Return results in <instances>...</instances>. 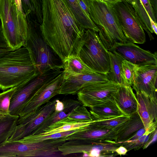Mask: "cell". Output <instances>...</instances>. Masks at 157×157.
Segmentation results:
<instances>
[{"label": "cell", "instance_id": "cell-32", "mask_svg": "<svg viewBox=\"0 0 157 157\" xmlns=\"http://www.w3.org/2000/svg\"><path fill=\"white\" fill-rule=\"evenodd\" d=\"M83 128L63 132L57 133L50 135H31L22 138V139L29 143L39 142L49 139H56L66 137L72 133L80 131Z\"/></svg>", "mask_w": 157, "mask_h": 157}, {"label": "cell", "instance_id": "cell-7", "mask_svg": "<svg viewBox=\"0 0 157 157\" xmlns=\"http://www.w3.org/2000/svg\"><path fill=\"white\" fill-rule=\"evenodd\" d=\"M62 72L60 70H51L16 86L10 101L9 114L12 115L19 116L37 91L44 84L54 79Z\"/></svg>", "mask_w": 157, "mask_h": 157}, {"label": "cell", "instance_id": "cell-12", "mask_svg": "<svg viewBox=\"0 0 157 157\" xmlns=\"http://www.w3.org/2000/svg\"><path fill=\"white\" fill-rule=\"evenodd\" d=\"M108 51L135 65L157 64L156 52L153 53L130 41L125 43H115Z\"/></svg>", "mask_w": 157, "mask_h": 157}, {"label": "cell", "instance_id": "cell-13", "mask_svg": "<svg viewBox=\"0 0 157 157\" xmlns=\"http://www.w3.org/2000/svg\"><path fill=\"white\" fill-rule=\"evenodd\" d=\"M157 64L136 65L132 86L136 93L142 92L150 99L157 98Z\"/></svg>", "mask_w": 157, "mask_h": 157}, {"label": "cell", "instance_id": "cell-45", "mask_svg": "<svg viewBox=\"0 0 157 157\" xmlns=\"http://www.w3.org/2000/svg\"><path fill=\"white\" fill-rule=\"evenodd\" d=\"M111 4H114L121 1L122 0H103Z\"/></svg>", "mask_w": 157, "mask_h": 157}, {"label": "cell", "instance_id": "cell-21", "mask_svg": "<svg viewBox=\"0 0 157 157\" xmlns=\"http://www.w3.org/2000/svg\"><path fill=\"white\" fill-rule=\"evenodd\" d=\"M77 22L84 29H90L98 33V27L94 23L82 8L79 0H65Z\"/></svg>", "mask_w": 157, "mask_h": 157}, {"label": "cell", "instance_id": "cell-26", "mask_svg": "<svg viewBox=\"0 0 157 157\" xmlns=\"http://www.w3.org/2000/svg\"><path fill=\"white\" fill-rule=\"evenodd\" d=\"M19 116L10 114L0 117V145L7 141L13 133Z\"/></svg>", "mask_w": 157, "mask_h": 157}, {"label": "cell", "instance_id": "cell-29", "mask_svg": "<svg viewBox=\"0 0 157 157\" xmlns=\"http://www.w3.org/2000/svg\"><path fill=\"white\" fill-rule=\"evenodd\" d=\"M157 121H154L147 127L146 131L142 136L135 140L122 142L121 145L125 147L128 151L132 149L138 150L143 148L147 136L157 129Z\"/></svg>", "mask_w": 157, "mask_h": 157}, {"label": "cell", "instance_id": "cell-24", "mask_svg": "<svg viewBox=\"0 0 157 157\" xmlns=\"http://www.w3.org/2000/svg\"><path fill=\"white\" fill-rule=\"evenodd\" d=\"M95 120L84 122H77L67 120L65 118L53 123L44 129L39 134L48 135L83 128Z\"/></svg>", "mask_w": 157, "mask_h": 157}, {"label": "cell", "instance_id": "cell-9", "mask_svg": "<svg viewBox=\"0 0 157 157\" xmlns=\"http://www.w3.org/2000/svg\"><path fill=\"white\" fill-rule=\"evenodd\" d=\"M112 5L127 39L133 43L144 44L146 40L145 34L132 5L125 0Z\"/></svg>", "mask_w": 157, "mask_h": 157}, {"label": "cell", "instance_id": "cell-11", "mask_svg": "<svg viewBox=\"0 0 157 157\" xmlns=\"http://www.w3.org/2000/svg\"><path fill=\"white\" fill-rule=\"evenodd\" d=\"M56 99L50 101L35 110L19 117L13 134L7 141L20 140L32 135L37 128L55 110Z\"/></svg>", "mask_w": 157, "mask_h": 157}, {"label": "cell", "instance_id": "cell-40", "mask_svg": "<svg viewBox=\"0 0 157 157\" xmlns=\"http://www.w3.org/2000/svg\"><path fill=\"white\" fill-rule=\"evenodd\" d=\"M128 151L124 146L121 145L117 148L115 150V152L118 155H124L128 152Z\"/></svg>", "mask_w": 157, "mask_h": 157}, {"label": "cell", "instance_id": "cell-4", "mask_svg": "<svg viewBox=\"0 0 157 157\" xmlns=\"http://www.w3.org/2000/svg\"><path fill=\"white\" fill-rule=\"evenodd\" d=\"M27 21V34L24 47L29 52L36 73L41 75L51 70L63 69V61L44 39L40 24L35 21Z\"/></svg>", "mask_w": 157, "mask_h": 157}, {"label": "cell", "instance_id": "cell-38", "mask_svg": "<svg viewBox=\"0 0 157 157\" xmlns=\"http://www.w3.org/2000/svg\"><path fill=\"white\" fill-rule=\"evenodd\" d=\"M157 130L156 129L155 131L151 132L149 140L143 149L146 148L152 143L155 142L157 140Z\"/></svg>", "mask_w": 157, "mask_h": 157}, {"label": "cell", "instance_id": "cell-36", "mask_svg": "<svg viewBox=\"0 0 157 157\" xmlns=\"http://www.w3.org/2000/svg\"><path fill=\"white\" fill-rule=\"evenodd\" d=\"M147 127L142 128L136 131L133 135L127 141H131L136 140L142 136L145 132Z\"/></svg>", "mask_w": 157, "mask_h": 157}, {"label": "cell", "instance_id": "cell-6", "mask_svg": "<svg viewBox=\"0 0 157 157\" xmlns=\"http://www.w3.org/2000/svg\"><path fill=\"white\" fill-rule=\"evenodd\" d=\"M77 55L94 72L106 75L110 68L109 51L97 32L86 29Z\"/></svg>", "mask_w": 157, "mask_h": 157}, {"label": "cell", "instance_id": "cell-47", "mask_svg": "<svg viewBox=\"0 0 157 157\" xmlns=\"http://www.w3.org/2000/svg\"><path fill=\"white\" fill-rule=\"evenodd\" d=\"M10 0L12 2V1H14V0Z\"/></svg>", "mask_w": 157, "mask_h": 157}, {"label": "cell", "instance_id": "cell-1", "mask_svg": "<svg viewBox=\"0 0 157 157\" xmlns=\"http://www.w3.org/2000/svg\"><path fill=\"white\" fill-rule=\"evenodd\" d=\"M42 34L63 61L77 55L86 29L77 21L65 0H42Z\"/></svg>", "mask_w": 157, "mask_h": 157}, {"label": "cell", "instance_id": "cell-46", "mask_svg": "<svg viewBox=\"0 0 157 157\" xmlns=\"http://www.w3.org/2000/svg\"><path fill=\"white\" fill-rule=\"evenodd\" d=\"M131 4L133 0H125Z\"/></svg>", "mask_w": 157, "mask_h": 157}, {"label": "cell", "instance_id": "cell-19", "mask_svg": "<svg viewBox=\"0 0 157 157\" xmlns=\"http://www.w3.org/2000/svg\"><path fill=\"white\" fill-rule=\"evenodd\" d=\"M144 127L137 112L130 116L128 120L113 129L115 132L114 141L121 143L127 140L138 130Z\"/></svg>", "mask_w": 157, "mask_h": 157}, {"label": "cell", "instance_id": "cell-17", "mask_svg": "<svg viewBox=\"0 0 157 157\" xmlns=\"http://www.w3.org/2000/svg\"><path fill=\"white\" fill-rule=\"evenodd\" d=\"M135 95L138 103L137 112L146 128L154 120L157 121V98L150 99L142 92L136 93Z\"/></svg>", "mask_w": 157, "mask_h": 157}, {"label": "cell", "instance_id": "cell-23", "mask_svg": "<svg viewBox=\"0 0 157 157\" xmlns=\"http://www.w3.org/2000/svg\"><path fill=\"white\" fill-rule=\"evenodd\" d=\"M89 111L93 120L110 119L125 115L115 101L90 108Z\"/></svg>", "mask_w": 157, "mask_h": 157}, {"label": "cell", "instance_id": "cell-27", "mask_svg": "<svg viewBox=\"0 0 157 157\" xmlns=\"http://www.w3.org/2000/svg\"><path fill=\"white\" fill-rule=\"evenodd\" d=\"M109 54L110 68L106 75L109 80L119 85L123 84L121 66L122 62L124 59L120 56L111 52L109 51Z\"/></svg>", "mask_w": 157, "mask_h": 157}, {"label": "cell", "instance_id": "cell-5", "mask_svg": "<svg viewBox=\"0 0 157 157\" xmlns=\"http://www.w3.org/2000/svg\"><path fill=\"white\" fill-rule=\"evenodd\" d=\"M0 19L9 47L13 51L24 47L27 21L24 13L18 11L14 1L0 0Z\"/></svg>", "mask_w": 157, "mask_h": 157}, {"label": "cell", "instance_id": "cell-41", "mask_svg": "<svg viewBox=\"0 0 157 157\" xmlns=\"http://www.w3.org/2000/svg\"><path fill=\"white\" fill-rule=\"evenodd\" d=\"M151 5L153 9L155 16H157V0H150Z\"/></svg>", "mask_w": 157, "mask_h": 157}, {"label": "cell", "instance_id": "cell-37", "mask_svg": "<svg viewBox=\"0 0 157 157\" xmlns=\"http://www.w3.org/2000/svg\"><path fill=\"white\" fill-rule=\"evenodd\" d=\"M8 48L9 47L3 33L2 24L0 19V48Z\"/></svg>", "mask_w": 157, "mask_h": 157}, {"label": "cell", "instance_id": "cell-18", "mask_svg": "<svg viewBox=\"0 0 157 157\" xmlns=\"http://www.w3.org/2000/svg\"><path fill=\"white\" fill-rule=\"evenodd\" d=\"M114 101L126 115L130 116L137 112L138 101L132 87L120 85L114 96Z\"/></svg>", "mask_w": 157, "mask_h": 157}, {"label": "cell", "instance_id": "cell-28", "mask_svg": "<svg viewBox=\"0 0 157 157\" xmlns=\"http://www.w3.org/2000/svg\"><path fill=\"white\" fill-rule=\"evenodd\" d=\"M131 5L134 10L144 30L147 33L150 40L154 39L151 33L153 32L151 28L150 17L140 0H133Z\"/></svg>", "mask_w": 157, "mask_h": 157}, {"label": "cell", "instance_id": "cell-25", "mask_svg": "<svg viewBox=\"0 0 157 157\" xmlns=\"http://www.w3.org/2000/svg\"><path fill=\"white\" fill-rule=\"evenodd\" d=\"M22 10L27 21L41 24L42 21V0H21Z\"/></svg>", "mask_w": 157, "mask_h": 157}, {"label": "cell", "instance_id": "cell-30", "mask_svg": "<svg viewBox=\"0 0 157 157\" xmlns=\"http://www.w3.org/2000/svg\"><path fill=\"white\" fill-rule=\"evenodd\" d=\"M65 118L68 121L77 122H84L93 120L90 112L82 105H78Z\"/></svg>", "mask_w": 157, "mask_h": 157}, {"label": "cell", "instance_id": "cell-3", "mask_svg": "<svg viewBox=\"0 0 157 157\" xmlns=\"http://www.w3.org/2000/svg\"><path fill=\"white\" fill-rule=\"evenodd\" d=\"M24 47L0 58V89L6 90L38 75Z\"/></svg>", "mask_w": 157, "mask_h": 157}, {"label": "cell", "instance_id": "cell-15", "mask_svg": "<svg viewBox=\"0 0 157 157\" xmlns=\"http://www.w3.org/2000/svg\"><path fill=\"white\" fill-rule=\"evenodd\" d=\"M109 80L106 75L95 72L72 76L64 78L59 94H76L81 88L89 84Z\"/></svg>", "mask_w": 157, "mask_h": 157}, {"label": "cell", "instance_id": "cell-34", "mask_svg": "<svg viewBox=\"0 0 157 157\" xmlns=\"http://www.w3.org/2000/svg\"><path fill=\"white\" fill-rule=\"evenodd\" d=\"M16 87L11 88L0 93V117L10 114V102Z\"/></svg>", "mask_w": 157, "mask_h": 157}, {"label": "cell", "instance_id": "cell-22", "mask_svg": "<svg viewBox=\"0 0 157 157\" xmlns=\"http://www.w3.org/2000/svg\"><path fill=\"white\" fill-rule=\"evenodd\" d=\"M63 63L64 78L73 75L94 72L82 61L78 55L69 56Z\"/></svg>", "mask_w": 157, "mask_h": 157}, {"label": "cell", "instance_id": "cell-2", "mask_svg": "<svg viewBox=\"0 0 157 157\" xmlns=\"http://www.w3.org/2000/svg\"><path fill=\"white\" fill-rule=\"evenodd\" d=\"M90 17L98 27V36L108 50L115 44L128 41L123 34L112 4L103 0H83Z\"/></svg>", "mask_w": 157, "mask_h": 157}, {"label": "cell", "instance_id": "cell-8", "mask_svg": "<svg viewBox=\"0 0 157 157\" xmlns=\"http://www.w3.org/2000/svg\"><path fill=\"white\" fill-rule=\"evenodd\" d=\"M121 145V143L114 141L95 142L75 139L66 141L58 149L63 156L82 153L84 157H114L118 155L115 150Z\"/></svg>", "mask_w": 157, "mask_h": 157}, {"label": "cell", "instance_id": "cell-43", "mask_svg": "<svg viewBox=\"0 0 157 157\" xmlns=\"http://www.w3.org/2000/svg\"><path fill=\"white\" fill-rule=\"evenodd\" d=\"M150 23L151 28L153 31V33L157 35V24L156 22H154L150 17Z\"/></svg>", "mask_w": 157, "mask_h": 157}, {"label": "cell", "instance_id": "cell-42", "mask_svg": "<svg viewBox=\"0 0 157 157\" xmlns=\"http://www.w3.org/2000/svg\"><path fill=\"white\" fill-rule=\"evenodd\" d=\"M13 51L10 48H0V58Z\"/></svg>", "mask_w": 157, "mask_h": 157}, {"label": "cell", "instance_id": "cell-20", "mask_svg": "<svg viewBox=\"0 0 157 157\" xmlns=\"http://www.w3.org/2000/svg\"><path fill=\"white\" fill-rule=\"evenodd\" d=\"M63 102L64 105L63 109L60 111H57L55 110L37 128L32 135H37L41 133L44 129L53 123L66 117L78 105H82L79 101L72 99H65Z\"/></svg>", "mask_w": 157, "mask_h": 157}, {"label": "cell", "instance_id": "cell-44", "mask_svg": "<svg viewBox=\"0 0 157 157\" xmlns=\"http://www.w3.org/2000/svg\"><path fill=\"white\" fill-rule=\"evenodd\" d=\"M17 9L19 12L23 13L22 10L21 0H14Z\"/></svg>", "mask_w": 157, "mask_h": 157}, {"label": "cell", "instance_id": "cell-31", "mask_svg": "<svg viewBox=\"0 0 157 157\" xmlns=\"http://www.w3.org/2000/svg\"><path fill=\"white\" fill-rule=\"evenodd\" d=\"M130 116L126 115L104 120H95L93 122L95 126L100 128L113 130L127 121Z\"/></svg>", "mask_w": 157, "mask_h": 157}, {"label": "cell", "instance_id": "cell-10", "mask_svg": "<svg viewBox=\"0 0 157 157\" xmlns=\"http://www.w3.org/2000/svg\"><path fill=\"white\" fill-rule=\"evenodd\" d=\"M120 85L112 81L89 84L77 93L82 105L90 108L114 101V96Z\"/></svg>", "mask_w": 157, "mask_h": 157}, {"label": "cell", "instance_id": "cell-39", "mask_svg": "<svg viewBox=\"0 0 157 157\" xmlns=\"http://www.w3.org/2000/svg\"><path fill=\"white\" fill-rule=\"evenodd\" d=\"M56 101L55 110L57 111H61L64 109V105L63 102L58 99H56Z\"/></svg>", "mask_w": 157, "mask_h": 157}, {"label": "cell", "instance_id": "cell-35", "mask_svg": "<svg viewBox=\"0 0 157 157\" xmlns=\"http://www.w3.org/2000/svg\"><path fill=\"white\" fill-rule=\"evenodd\" d=\"M140 0L149 17L154 22L157 23L156 17L155 15L150 0Z\"/></svg>", "mask_w": 157, "mask_h": 157}, {"label": "cell", "instance_id": "cell-33", "mask_svg": "<svg viewBox=\"0 0 157 157\" xmlns=\"http://www.w3.org/2000/svg\"><path fill=\"white\" fill-rule=\"evenodd\" d=\"M136 65L125 60L122 61L121 76L123 85L132 86Z\"/></svg>", "mask_w": 157, "mask_h": 157}, {"label": "cell", "instance_id": "cell-14", "mask_svg": "<svg viewBox=\"0 0 157 157\" xmlns=\"http://www.w3.org/2000/svg\"><path fill=\"white\" fill-rule=\"evenodd\" d=\"M64 74L63 71L54 79L43 86L25 105L19 117H22L29 114L49 101L52 97L59 94Z\"/></svg>", "mask_w": 157, "mask_h": 157}, {"label": "cell", "instance_id": "cell-16", "mask_svg": "<svg viewBox=\"0 0 157 157\" xmlns=\"http://www.w3.org/2000/svg\"><path fill=\"white\" fill-rule=\"evenodd\" d=\"M93 122L80 131L65 137L67 141L75 139L95 142L114 141L115 132L113 129L109 130L97 127Z\"/></svg>", "mask_w": 157, "mask_h": 157}]
</instances>
